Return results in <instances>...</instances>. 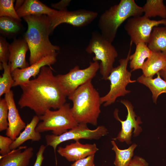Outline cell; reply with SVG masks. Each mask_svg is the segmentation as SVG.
<instances>
[{
    "label": "cell",
    "instance_id": "32",
    "mask_svg": "<svg viewBox=\"0 0 166 166\" xmlns=\"http://www.w3.org/2000/svg\"><path fill=\"white\" fill-rule=\"evenodd\" d=\"M94 155L77 160L71 166H95L94 164Z\"/></svg>",
    "mask_w": 166,
    "mask_h": 166
},
{
    "label": "cell",
    "instance_id": "8",
    "mask_svg": "<svg viewBox=\"0 0 166 166\" xmlns=\"http://www.w3.org/2000/svg\"><path fill=\"white\" fill-rule=\"evenodd\" d=\"M87 124L79 123L77 125L59 135L47 134L45 136L46 146H51L54 152L57 146L64 141L71 140H79L80 139L98 140L108 133L107 129L103 125H99L91 130Z\"/></svg>",
    "mask_w": 166,
    "mask_h": 166
},
{
    "label": "cell",
    "instance_id": "18",
    "mask_svg": "<svg viewBox=\"0 0 166 166\" xmlns=\"http://www.w3.org/2000/svg\"><path fill=\"white\" fill-rule=\"evenodd\" d=\"M56 10L51 8L38 0H26L16 10L20 18L31 15H46L51 16Z\"/></svg>",
    "mask_w": 166,
    "mask_h": 166
},
{
    "label": "cell",
    "instance_id": "34",
    "mask_svg": "<svg viewBox=\"0 0 166 166\" xmlns=\"http://www.w3.org/2000/svg\"><path fill=\"white\" fill-rule=\"evenodd\" d=\"M71 0H62L56 3H52L51 6L53 9L61 10L67 9V7L69 4Z\"/></svg>",
    "mask_w": 166,
    "mask_h": 166
},
{
    "label": "cell",
    "instance_id": "22",
    "mask_svg": "<svg viewBox=\"0 0 166 166\" xmlns=\"http://www.w3.org/2000/svg\"><path fill=\"white\" fill-rule=\"evenodd\" d=\"M21 20L8 17H0V33L3 36L15 38L24 30Z\"/></svg>",
    "mask_w": 166,
    "mask_h": 166
},
{
    "label": "cell",
    "instance_id": "36",
    "mask_svg": "<svg viewBox=\"0 0 166 166\" xmlns=\"http://www.w3.org/2000/svg\"><path fill=\"white\" fill-rule=\"evenodd\" d=\"M25 0H17L14 6V8L16 11L19 9L23 5Z\"/></svg>",
    "mask_w": 166,
    "mask_h": 166
},
{
    "label": "cell",
    "instance_id": "19",
    "mask_svg": "<svg viewBox=\"0 0 166 166\" xmlns=\"http://www.w3.org/2000/svg\"><path fill=\"white\" fill-rule=\"evenodd\" d=\"M40 120L38 116L36 115L33 117L31 121L26 125L24 130L13 141L10 147L11 150L15 149L27 140L38 141L41 140L40 133L36 130Z\"/></svg>",
    "mask_w": 166,
    "mask_h": 166
},
{
    "label": "cell",
    "instance_id": "17",
    "mask_svg": "<svg viewBox=\"0 0 166 166\" xmlns=\"http://www.w3.org/2000/svg\"><path fill=\"white\" fill-rule=\"evenodd\" d=\"M19 147L2 156L0 161V166H28L34 153L32 147Z\"/></svg>",
    "mask_w": 166,
    "mask_h": 166
},
{
    "label": "cell",
    "instance_id": "3",
    "mask_svg": "<svg viewBox=\"0 0 166 166\" xmlns=\"http://www.w3.org/2000/svg\"><path fill=\"white\" fill-rule=\"evenodd\" d=\"M91 81L79 86L68 97L73 102L71 113L78 124L97 126L101 104L99 93Z\"/></svg>",
    "mask_w": 166,
    "mask_h": 166
},
{
    "label": "cell",
    "instance_id": "21",
    "mask_svg": "<svg viewBox=\"0 0 166 166\" xmlns=\"http://www.w3.org/2000/svg\"><path fill=\"white\" fill-rule=\"evenodd\" d=\"M155 78L148 77L143 74L138 78L137 81L148 87L152 92L153 102L156 103L158 96L166 93V81L162 79L159 72Z\"/></svg>",
    "mask_w": 166,
    "mask_h": 166
},
{
    "label": "cell",
    "instance_id": "6",
    "mask_svg": "<svg viewBox=\"0 0 166 166\" xmlns=\"http://www.w3.org/2000/svg\"><path fill=\"white\" fill-rule=\"evenodd\" d=\"M69 103H66L58 110H47L39 116L41 122L36 128L40 133L51 131L53 134L59 135L77 125L78 123L72 113Z\"/></svg>",
    "mask_w": 166,
    "mask_h": 166
},
{
    "label": "cell",
    "instance_id": "31",
    "mask_svg": "<svg viewBox=\"0 0 166 166\" xmlns=\"http://www.w3.org/2000/svg\"><path fill=\"white\" fill-rule=\"evenodd\" d=\"M13 141L8 136L0 135V154L2 157L11 152L10 147Z\"/></svg>",
    "mask_w": 166,
    "mask_h": 166
},
{
    "label": "cell",
    "instance_id": "10",
    "mask_svg": "<svg viewBox=\"0 0 166 166\" xmlns=\"http://www.w3.org/2000/svg\"><path fill=\"white\" fill-rule=\"evenodd\" d=\"M98 13L84 9L69 11L67 9L56 10L51 16H47L51 33L58 25L62 23L69 24L73 26L82 27L91 23L97 17Z\"/></svg>",
    "mask_w": 166,
    "mask_h": 166
},
{
    "label": "cell",
    "instance_id": "27",
    "mask_svg": "<svg viewBox=\"0 0 166 166\" xmlns=\"http://www.w3.org/2000/svg\"><path fill=\"white\" fill-rule=\"evenodd\" d=\"M2 64L3 73L0 77V97L5 94L11 90L14 82L11 72L10 64L7 63Z\"/></svg>",
    "mask_w": 166,
    "mask_h": 166
},
{
    "label": "cell",
    "instance_id": "35",
    "mask_svg": "<svg viewBox=\"0 0 166 166\" xmlns=\"http://www.w3.org/2000/svg\"><path fill=\"white\" fill-rule=\"evenodd\" d=\"M148 163L142 157L135 156L132 159L129 166H148Z\"/></svg>",
    "mask_w": 166,
    "mask_h": 166
},
{
    "label": "cell",
    "instance_id": "11",
    "mask_svg": "<svg viewBox=\"0 0 166 166\" xmlns=\"http://www.w3.org/2000/svg\"><path fill=\"white\" fill-rule=\"evenodd\" d=\"M160 24L166 26V19L152 20L144 15L129 18L124 28L130 37L131 43L147 44L153 28Z\"/></svg>",
    "mask_w": 166,
    "mask_h": 166
},
{
    "label": "cell",
    "instance_id": "30",
    "mask_svg": "<svg viewBox=\"0 0 166 166\" xmlns=\"http://www.w3.org/2000/svg\"><path fill=\"white\" fill-rule=\"evenodd\" d=\"M9 43L2 36L0 37V63H7L10 56Z\"/></svg>",
    "mask_w": 166,
    "mask_h": 166
},
{
    "label": "cell",
    "instance_id": "1",
    "mask_svg": "<svg viewBox=\"0 0 166 166\" xmlns=\"http://www.w3.org/2000/svg\"><path fill=\"white\" fill-rule=\"evenodd\" d=\"M49 66L42 67L37 77L20 86L22 93L18 104L28 107L39 117L52 108L58 109L66 103L67 97Z\"/></svg>",
    "mask_w": 166,
    "mask_h": 166
},
{
    "label": "cell",
    "instance_id": "2",
    "mask_svg": "<svg viewBox=\"0 0 166 166\" xmlns=\"http://www.w3.org/2000/svg\"><path fill=\"white\" fill-rule=\"evenodd\" d=\"M28 28L24 38L27 42L30 54V65L48 55L57 56L59 46L53 45L49 36L51 34L47 15H31L23 17Z\"/></svg>",
    "mask_w": 166,
    "mask_h": 166
},
{
    "label": "cell",
    "instance_id": "26",
    "mask_svg": "<svg viewBox=\"0 0 166 166\" xmlns=\"http://www.w3.org/2000/svg\"><path fill=\"white\" fill-rule=\"evenodd\" d=\"M142 8L144 15L148 18L158 16L166 19V6L163 0H147Z\"/></svg>",
    "mask_w": 166,
    "mask_h": 166
},
{
    "label": "cell",
    "instance_id": "5",
    "mask_svg": "<svg viewBox=\"0 0 166 166\" xmlns=\"http://www.w3.org/2000/svg\"><path fill=\"white\" fill-rule=\"evenodd\" d=\"M88 53H93V61H100V72L102 78L107 80L111 71L118 53L114 46L97 31L92 33L89 43L85 49Z\"/></svg>",
    "mask_w": 166,
    "mask_h": 166
},
{
    "label": "cell",
    "instance_id": "16",
    "mask_svg": "<svg viewBox=\"0 0 166 166\" xmlns=\"http://www.w3.org/2000/svg\"><path fill=\"white\" fill-rule=\"evenodd\" d=\"M9 47L10 54L8 63L10 65L11 73L17 69H23L29 66L26 59L29 47L24 37L14 38Z\"/></svg>",
    "mask_w": 166,
    "mask_h": 166
},
{
    "label": "cell",
    "instance_id": "28",
    "mask_svg": "<svg viewBox=\"0 0 166 166\" xmlns=\"http://www.w3.org/2000/svg\"><path fill=\"white\" fill-rule=\"evenodd\" d=\"M14 0H0V17H8L21 20L14 6Z\"/></svg>",
    "mask_w": 166,
    "mask_h": 166
},
{
    "label": "cell",
    "instance_id": "9",
    "mask_svg": "<svg viewBox=\"0 0 166 166\" xmlns=\"http://www.w3.org/2000/svg\"><path fill=\"white\" fill-rule=\"evenodd\" d=\"M99 69L98 61L90 62L88 67L83 69L77 65L64 74L56 76L62 90L67 97L78 88L88 81L92 80Z\"/></svg>",
    "mask_w": 166,
    "mask_h": 166
},
{
    "label": "cell",
    "instance_id": "13",
    "mask_svg": "<svg viewBox=\"0 0 166 166\" xmlns=\"http://www.w3.org/2000/svg\"><path fill=\"white\" fill-rule=\"evenodd\" d=\"M56 57L47 56L26 68L15 69L11 73L14 80L12 87L20 86L26 83L31 77L35 78L39 74L42 67L46 65L51 67V65L56 62Z\"/></svg>",
    "mask_w": 166,
    "mask_h": 166
},
{
    "label": "cell",
    "instance_id": "15",
    "mask_svg": "<svg viewBox=\"0 0 166 166\" xmlns=\"http://www.w3.org/2000/svg\"><path fill=\"white\" fill-rule=\"evenodd\" d=\"M98 150L95 143L83 144L79 140H76L64 147H59L57 151L68 161L73 162L95 155Z\"/></svg>",
    "mask_w": 166,
    "mask_h": 166
},
{
    "label": "cell",
    "instance_id": "4",
    "mask_svg": "<svg viewBox=\"0 0 166 166\" xmlns=\"http://www.w3.org/2000/svg\"><path fill=\"white\" fill-rule=\"evenodd\" d=\"M143 13L142 7L134 0H121L101 15L98 27L101 35L112 43L118 28L124 21L131 17L141 16Z\"/></svg>",
    "mask_w": 166,
    "mask_h": 166
},
{
    "label": "cell",
    "instance_id": "33",
    "mask_svg": "<svg viewBox=\"0 0 166 166\" xmlns=\"http://www.w3.org/2000/svg\"><path fill=\"white\" fill-rule=\"evenodd\" d=\"M46 146L42 144L40 147L36 154V159L34 166H41L44 159L43 153Z\"/></svg>",
    "mask_w": 166,
    "mask_h": 166
},
{
    "label": "cell",
    "instance_id": "37",
    "mask_svg": "<svg viewBox=\"0 0 166 166\" xmlns=\"http://www.w3.org/2000/svg\"><path fill=\"white\" fill-rule=\"evenodd\" d=\"M160 76L163 78L164 80L166 81V66L159 72Z\"/></svg>",
    "mask_w": 166,
    "mask_h": 166
},
{
    "label": "cell",
    "instance_id": "20",
    "mask_svg": "<svg viewBox=\"0 0 166 166\" xmlns=\"http://www.w3.org/2000/svg\"><path fill=\"white\" fill-rule=\"evenodd\" d=\"M166 66V53L152 51L151 55L144 62L141 69L144 76L153 78L154 75Z\"/></svg>",
    "mask_w": 166,
    "mask_h": 166
},
{
    "label": "cell",
    "instance_id": "25",
    "mask_svg": "<svg viewBox=\"0 0 166 166\" xmlns=\"http://www.w3.org/2000/svg\"><path fill=\"white\" fill-rule=\"evenodd\" d=\"M112 149L115 153L114 164L115 166H129L133 155L134 151L137 145L133 144L128 148L120 149L114 140L111 141Z\"/></svg>",
    "mask_w": 166,
    "mask_h": 166
},
{
    "label": "cell",
    "instance_id": "24",
    "mask_svg": "<svg viewBox=\"0 0 166 166\" xmlns=\"http://www.w3.org/2000/svg\"><path fill=\"white\" fill-rule=\"evenodd\" d=\"M136 45L135 52L129 57V67L132 71L141 69L145 60L149 57L152 53L146 43L140 42Z\"/></svg>",
    "mask_w": 166,
    "mask_h": 166
},
{
    "label": "cell",
    "instance_id": "12",
    "mask_svg": "<svg viewBox=\"0 0 166 166\" xmlns=\"http://www.w3.org/2000/svg\"><path fill=\"white\" fill-rule=\"evenodd\" d=\"M120 102L126 107L128 114L126 119L123 121L118 116V110L117 109L115 110L113 113L114 117L117 120L121 122V129L117 136L113 139L114 140H117L121 142L125 141L129 144L132 143L131 140L133 128H134L133 132L134 136H137L142 131V129L139 124L142 122L139 117L136 119L135 117L137 116L133 110L134 107L130 101L127 100H122Z\"/></svg>",
    "mask_w": 166,
    "mask_h": 166
},
{
    "label": "cell",
    "instance_id": "23",
    "mask_svg": "<svg viewBox=\"0 0 166 166\" xmlns=\"http://www.w3.org/2000/svg\"><path fill=\"white\" fill-rule=\"evenodd\" d=\"M147 44L152 51L166 53V26L154 27Z\"/></svg>",
    "mask_w": 166,
    "mask_h": 166
},
{
    "label": "cell",
    "instance_id": "29",
    "mask_svg": "<svg viewBox=\"0 0 166 166\" xmlns=\"http://www.w3.org/2000/svg\"><path fill=\"white\" fill-rule=\"evenodd\" d=\"M8 107L5 99L0 100V131L6 130L8 126Z\"/></svg>",
    "mask_w": 166,
    "mask_h": 166
},
{
    "label": "cell",
    "instance_id": "7",
    "mask_svg": "<svg viewBox=\"0 0 166 166\" xmlns=\"http://www.w3.org/2000/svg\"><path fill=\"white\" fill-rule=\"evenodd\" d=\"M132 44L130 43L126 57L119 60V65L113 67L107 78L110 83L109 90L106 94L101 97V103H103L104 106L114 103L118 97L124 96L130 93V90L126 89V86L129 83L136 81V80L131 79V73L127 69Z\"/></svg>",
    "mask_w": 166,
    "mask_h": 166
},
{
    "label": "cell",
    "instance_id": "14",
    "mask_svg": "<svg viewBox=\"0 0 166 166\" xmlns=\"http://www.w3.org/2000/svg\"><path fill=\"white\" fill-rule=\"evenodd\" d=\"M4 99L8 107V126L6 130V135L14 140L26 125L22 119L16 105L14 94L11 90L5 94Z\"/></svg>",
    "mask_w": 166,
    "mask_h": 166
}]
</instances>
